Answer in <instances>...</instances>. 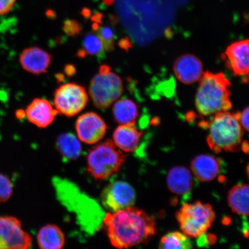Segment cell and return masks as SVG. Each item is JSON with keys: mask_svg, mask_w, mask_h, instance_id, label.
I'll return each instance as SVG.
<instances>
[{"mask_svg": "<svg viewBox=\"0 0 249 249\" xmlns=\"http://www.w3.org/2000/svg\"><path fill=\"white\" fill-rule=\"evenodd\" d=\"M113 114L117 123L133 126L139 116L138 108L135 103L126 98L120 99L115 103Z\"/></svg>", "mask_w": 249, "mask_h": 249, "instance_id": "obj_20", "label": "cell"}, {"mask_svg": "<svg viewBox=\"0 0 249 249\" xmlns=\"http://www.w3.org/2000/svg\"><path fill=\"white\" fill-rule=\"evenodd\" d=\"M57 147L62 157L73 160L80 157L82 145L79 139L72 133L61 134L57 140Z\"/></svg>", "mask_w": 249, "mask_h": 249, "instance_id": "obj_21", "label": "cell"}, {"mask_svg": "<svg viewBox=\"0 0 249 249\" xmlns=\"http://www.w3.org/2000/svg\"><path fill=\"white\" fill-rule=\"evenodd\" d=\"M64 30L68 35L73 36L80 34L82 30V26L76 20H67L65 21Z\"/></svg>", "mask_w": 249, "mask_h": 249, "instance_id": "obj_26", "label": "cell"}, {"mask_svg": "<svg viewBox=\"0 0 249 249\" xmlns=\"http://www.w3.org/2000/svg\"><path fill=\"white\" fill-rule=\"evenodd\" d=\"M104 226L111 245L118 249L145 244L157 231L154 218L133 206L107 213Z\"/></svg>", "mask_w": 249, "mask_h": 249, "instance_id": "obj_1", "label": "cell"}, {"mask_svg": "<svg viewBox=\"0 0 249 249\" xmlns=\"http://www.w3.org/2000/svg\"><path fill=\"white\" fill-rule=\"evenodd\" d=\"M196 96V107L202 116H208L232 108L230 81L223 73H203Z\"/></svg>", "mask_w": 249, "mask_h": 249, "instance_id": "obj_2", "label": "cell"}, {"mask_svg": "<svg viewBox=\"0 0 249 249\" xmlns=\"http://www.w3.org/2000/svg\"><path fill=\"white\" fill-rule=\"evenodd\" d=\"M31 244L32 238L18 218L0 216V249H27Z\"/></svg>", "mask_w": 249, "mask_h": 249, "instance_id": "obj_8", "label": "cell"}, {"mask_svg": "<svg viewBox=\"0 0 249 249\" xmlns=\"http://www.w3.org/2000/svg\"><path fill=\"white\" fill-rule=\"evenodd\" d=\"M78 138L87 144H93L104 138L107 127L98 114L89 112L77 118L75 124Z\"/></svg>", "mask_w": 249, "mask_h": 249, "instance_id": "obj_10", "label": "cell"}, {"mask_svg": "<svg viewBox=\"0 0 249 249\" xmlns=\"http://www.w3.org/2000/svg\"><path fill=\"white\" fill-rule=\"evenodd\" d=\"M82 14L86 18L89 17L90 15H91V11H90L89 9L85 8L82 11Z\"/></svg>", "mask_w": 249, "mask_h": 249, "instance_id": "obj_31", "label": "cell"}, {"mask_svg": "<svg viewBox=\"0 0 249 249\" xmlns=\"http://www.w3.org/2000/svg\"><path fill=\"white\" fill-rule=\"evenodd\" d=\"M167 184L173 194L182 196L186 200L194 187V178L187 168L174 167L167 174Z\"/></svg>", "mask_w": 249, "mask_h": 249, "instance_id": "obj_16", "label": "cell"}, {"mask_svg": "<svg viewBox=\"0 0 249 249\" xmlns=\"http://www.w3.org/2000/svg\"><path fill=\"white\" fill-rule=\"evenodd\" d=\"M202 124L209 129L208 145L216 153L236 152L241 148L244 129L236 113L219 112L214 114L210 123Z\"/></svg>", "mask_w": 249, "mask_h": 249, "instance_id": "obj_3", "label": "cell"}, {"mask_svg": "<svg viewBox=\"0 0 249 249\" xmlns=\"http://www.w3.org/2000/svg\"><path fill=\"white\" fill-rule=\"evenodd\" d=\"M102 15L101 14H96L92 17V20L95 23H100L102 21Z\"/></svg>", "mask_w": 249, "mask_h": 249, "instance_id": "obj_29", "label": "cell"}, {"mask_svg": "<svg viewBox=\"0 0 249 249\" xmlns=\"http://www.w3.org/2000/svg\"><path fill=\"white\" fill-rule=\"evenodd\" d=\"M17 0H0V15L9 13Z\"/></svg>", "mask_w": 249, "mask_h": 249, "instance_id": "obj_28", "label": "cell"}, {"mask_svg": "<svg viewBox=\"0 0 249 249\" xmlns=\"http://www.w3.org/2000/svg\"><path fill=\"white\" fill-rule=\"evenodd\" d=\"M249 107H247L242 113L238 112V113H236L243 129L247 132L249 130Z\"/></svg>", "mask_w": 249, "mask_h": 249, "instance_id": "obj_27", "label": "cell"}, {"mask_svg": "<svg viewBox=\"0 0 249 249\" xmlns=\"http://www.w3.org/2000/svg\"><path fill=\"white\" fill-rule=\"evenodd\" d=\"M173 69L177 79L186 85L197 82L203 74L202 62L191 54L183 55L177 59Z\"/></svg>", "mask_w": 249, "mask_h": 249, "instance_id": "obj_14", "label": "cell"}, {"mask_svg": "<svg viewBox=\"0 0 249 249\" xmlns=\"http://www.w3.org/2000/svg\"><path fill=\"white\" fill-rule=\"evenodd\" d=\"M13 194V186L11 180L0 173V203L7 201Z\"/></svg>", "mask_w": 249, "mask_h": 249, "instance_id": "obj_25", "label": "cell"}, {"mask_svg": "<svg viewBox=\"0 0 249 249\" xmlns=\"http://www.w3.org/2000/svg\"><path fill=\"white\" fill-rule=\"evenodd\" d=\"M126 157L113 140L108 139L90 149L87 157V170L95 179H107L119 171Z\"/></svg>", "mask_w": 249, "mask_h": 249, "instance_id": "obj_4", "label": "cell"}, {"mask_svg": "<svg viewBox=\"0 0 249 249\" xmlns=\"http://www.w3.org/2000/svg\"><path fill=\"white\" fill-rule=\"evenodd\" d=\"M89 95L82 86L76 83L64 84L55 90L54 104L59 113L68 117H73L86 107Z\"/></svg>", "mask_w": 249, "mask_h": 249, "instance_id": "obj_7", "label": "cell"}, {"mask_svg": "<svg viewBox=\"0 0 249 249\" xmlns=\"http://www.w3.org/2000/svg\"><path fill=\"white\" fill-rule=\"evenodd\" d=\"M74 67H71V66H70L69 67V68H68V69H66V71L67 72V74H69V75H71V74H73L74 73Z\"/></svg>", "mask_w": 249, "mask_h": 249, "instance_id": "obj_33", "label": "cell"}, {"mask_svg": "<svg viewBox=\"0 0 249 249\" xmlns=\"http://www.w3.org/2000/svg\"><path fill=\"white\" fill-rule=\"evenodd\" d=\"M176 216L183 233L189 237L197 238L210 228L215 213L211 205L197 201L192 204L184 202Z\"/></svg>", "mask_w": 249, "mask_h": 249, "instance_id": "obj_5", "label": "cell"}, {"mask_svg": "<svg viewBox=\"0 0 249 249\" xmlns=\"http://www.w3.org/2000/svg\"><path fill=\"white\" fill-rule=\"evenodd\" d=\"M249 191L248 184L241 183L232 187L228 195L229 204L233 213L245 217L249 216Z\"/></svg>", "mask_w": 249, "mask_h": 249, "instance_id": "obj_19", "label": "cell"}, {"mask_svg": "<svg viewBox=\"0 0 249 249\" xmlns=\"http://www.w3.org/2000/svg\"><path fill=\"white\" fill-rule=\"evenodd\" d=\"M25 115V113L23 110H18L17 112V117L18 119L22 118Z\"/></svg>", "mask_w": 249, "mask_h": 249, "instance_id": "obj_32", "label": "cell"}, {"mask_svg": "<svg viewBox=\"0 0 249 249\" xmlns=\"http://www.w3.org/2000/svg\"><path fill=\"white\" fill-rule=\"evenodd\" d=\"M96 34H98L99 38L104 45L105 51L110 52L113 51L114 46L115 36L113 31L110 27L107 26H103L97 27L95 30Z\"/></svg>", "mask_w": 249, "mask_h": 249, "instance_id": "obj_24", "label": "cell"}, {"mask_svg": "<svg viewBox=\"0 0 249 249\" xmlns=\"http://www.w3.org/2000/svg\"><path fill=\"white\" fill-rule=\"evenodd\" d=\"M249 40H242L230 45L227 48L224 60L227 67L235 76H246L249 74Z\"/></svg>", "mask_w": 249, "mask_h": 249, "instance_id": "obj_11", "label": "cell"}, {"mask_svg": "<svg viewBox=\"0 0 249 249\" xmlns=\"http://www.w3.org/2000/svg\"><path fill=\"white\" fill-rule=\"evenodd\" d=\"M142 134L133 125L120 124L113 133V142L121 151L133 152L138 149Z\"/></svg>", "mask_w": 249, "mask_h": 249, "instance_id": "obj_17", "label": "cell"}, {"mask_svg": "<svg viewBox=\"0 0 249 249\" xmlns=\"http://www.w3.org/2000/svg\"><path fill=\"white\" fill-rule=\"evenodd\" d=\"M136 199V193L133 187L122 180L108 185L101 195L103 206L110 213L133 206Z\"/></svg>", "mask_w": 249, "mask_h": 249, "instance_id": "obj_9", "label": "cell"}, {"mask_svg": "<svg viewBox=\"0 0 249 249\" xmlns=\"http://www.w3.org/2000/svg\"><path fill=\"white\" fill-rule=\"evenodd\" d=\"M193 248L192 243L185 233L178 231L167 233L161 238L160 249H190Z\"/></svg>", "mask_w": 249, "mask_h": 249, "instance_id": "obj_22", "label": "cell"}, {"mask_svg": "<svg viewBox=\"0 0 249 249\" xmlns=\"http://www.w3.org/2000/svg\"><path fill=\"white\" fill-rule=\"evenodd\" d=\"M103 1H104L106 4L110 5L113 4V3L114 1V0H103Z\"/></svg>", "mask_w": 249, "mask_h": 249, "instance_id": "obj_34", "label": "cell"}, {"mask_svg": "<svg viewBox=\"0 0 249 249\" xmlns=\"http://www.w3.org/2000/svg\"><path fill=\"white\" fill-rule=\"evenodd\" d=\"M52 61V55L38 47H30L21 52L20 64L24 70L39 75L48 71Z\"/></svg>", "mask_w": 249, "mask_h": 249, "instance_id": "obj_12", "label": "cell"}, {"mask_svg": "<svg viewBox=\"0 0 249 249\" xmlns=\"http://www.w3.org/2000/svg\"><path fill=\"white\" fill-rule=\"evenodd\" d=\"M123 83L119 76L103 65L93 76L89 87V94L95 107L100 109L110 107L122 95Z\"/></svg>", "mask_w": 249, "mask_h": 249, "instance_id": "obj_6", "label": "cell"}, {"mask_svg": "<svg viewBox=\"0 0 249 249\" xmlns=\"http://www.w3.org/2000/svg\"><path fill=\"white\" fill-rule=\"evenodd\" d=\"M58 113L49 101L40 98L34 99L25 112L30 122L41 128L52 124Z\"/></svg>", "mask_w": 249, "mask_h": 249, "instance_id": "obj_15", "label": "cell"}, {"mask_svg": "<svg viewBox=\"0 0 249 249\" xmlns=\"http://www.w3.org/2000/svg\"><path fill=\"white\" fill-rule=\"evenodd\" d=\"M104 45L97 34H87L83 40V48L78 52L79 57H85L87 55L100 56L104 53Z\"/></svg>", "mask_w": 249, "mask_h": 249, "instance_id": "obj_23", "label": "cell"}, {"mask_svg": "<svg viewBox=\"0 0 249 249\" xmlns=\"http://www.w3.org/2000/svg\"><path fill=\"white\" fill-rule=\"evenodd\" d=\"M241 148L242 150L245 152L246 154H248L249 152V144L247 141H245L241 143Z\"/></svg>", "mask_w": 249, "mask_h": 249, "instance_id": "obj_30", "label": "cell"}, {"mask_svg": "<svg viewBox=\"0 0 249 249\" xmlns=\"http://www.w3.org/2000/svg\"><path fill=\"white\" fill-rule=\"evenodd\" d=\"M222 160L210 155H200L192 160L191 168L193 173L201 182H209L215 179L224 171Z\"/></svg>", "mask_w": 249, "mask_h": 249, "instance_id": "obj_13", "label": "cell"}, {"mask_svg": "<svg viewBox=\"0 0 249 249\" xmlns=\"http://www.w3.org/2000/svg\"><path fill=\"white\" fill-rule=\"evenodd\" d=\"M37 241L40 249H60L65 243V235L61 229L54 225L42 227L37 235Z\"/></svg>", "mask_w": 249, "mask_h": 249, "instance_id": "obj_18", "label": "cell"}]
</instances>
